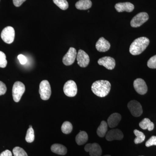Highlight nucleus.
<instances>
[{"instance_id": "11", "label": "nucleus", "mask_w": 156, "mask_h": 156, "mask_svg": "<svg viewBox=\"0 0 156 156\" xmlns=\"http://www.w3.org/2000/svg\"><path fill=\"white\" fill-rule=\"evenodd\" d=\"M78 64L81 67H86L88 66L90 61L89 55L83 50H80L78 51L76 56Z\"/></svg>"}, {"instance_id": "8", "label": "nucleus", "mask_w": 156, "mask_h": 156, "mask_svg": "<svg viewBox=\"0 0 156 156\" xmlns=\"http://www.w3.org/2000/svg\"><path fill=\"white\" fill-rule=\"evenodd\" d=\"M128 107L133 116L138 117L142 114V106L137 101H131L128 103Z\"/></svg>"}, {"instance_id": "12", "label": "nucleus", "mask_w": 156, "mask_h": 156, "mask_svg": "<svg viewBox=\"0 0 156 156\" xmlns=\"http://www.w3.org/2000/svg\"><path fill=\"white\" fill-rule=\"evenodd\" d=\"M135 91L140 95H144L147 92V87L145 81L141 79H137L134 82Z\"/></svg>"}, {"instance_id": "21", "label": "nucleus", "mask_w": 156, "mask_h": 156, "mask_svg": "<svg viewBox=\"0 0 156 156\" xmlns=\"http://www.w3.org/2000/svg\"><path fill=\"white\" fill-rule=\"evenodd\" d=\"M88 134L84 131H80L76 137V142L79 145L85 144L88 141Z\"/></svg>"}, {"instance_id": "16", "label": "nucleus", "mask_w": 156, "mask_h": 156, "mask_svg": "<svg viewBox=\"0 0 156 156\" xmlns=\"http://www.w3.org/2000/svg\"><path fill=\"white\" fill-rule=\"evenodd\" d=\"M134 5L130 2L119 3L115 5V9L119 12L123 11L131 12L134 10Z\"/></svg>"}, {"instance_id": "26", "label": "nucleus", "mask_w": 156, "mask_h": 156, "mask_svg": "<svg viewBox=\"0 0 156 156\" xmlns=\"http://www.w3.org/2000/svg\"><path fill=\"white\" fill-rule=\"evenodd\" d=\"M34 132L33 128H29L27 132L26 136L25 137L26 140L27 142L32 143L34 140Z\"/></svg>"}, {"instance_id": "24", "label": "nucleus", "mask_w": 156, "mask_h": 156, "mask_svg": "<svg viewBox=\"0 0 156 156\" xmlns=\"http://www.w3.org/2000/svg\"><path fill=\"white\" fill-rule=\"evenodd\" d=\"M73 125L70 122H65L61 127V130L62 133L65 134H69L73 130Z\"/></svg>"}, {"instance_id": "36", "label": "nucleus", "mask_w": 156, "mask_h": 156, "mask_svg": "<svg viewBox=\"0 0 156 156\" xmlns=\"http://www.w3.org/2000/svg\"><path fill=\"white\" fill-rule=\"evenodd\" d=\"M29 128H32V126L30 125V126H29Z\"/></svg>"}, {"instance_id": "25", "label": "nucleus", "mask_w": 156, "mask_h": 156, "mask_svg": "<svg viewBox=\"0 0 156 156\" xmlns=\"http://www.w3.org/2000/svg\"><path fill=\"white\" fill-rule=\"evenodd\" d=\"M53 2L62 10H66L68 8L69 4L66 0H53Z\"/></svg>"}, {"instance_id": "3", "label": "nucleus", "mask_w": 156, "mask_h": 156, "mask_svg": "<svg viewBox=\"0 0 156 156\" xmlns=\"http://www.w3.org/2000/svg\"><path fill=\"white\" fill-rule=\"evenodd\" d=\"M25 91V87L24 84L19 81L15 82L12 89V95L14 101L19 102Z\"/></svg>"}, {"instance_id": "6", "label": "nucleus", "mask_w": 156, "mask_h": 156, "mask_svg": "<svg viewBox=\"0 0 156 156\" xmlns=\"http://www.w3.org/2000/svg\"><path fill=\"white\" fill-rule=\"evenodd\" d=\"M63 91L65 94L68 97H74L77 93V87L75 82L69 80L64 84Z\"/></svg>"}, {"instance_id": "2", "label": "nucleus", "mask_w": 156, "mask_h": 156, "mask_svg": "<svg viewBox=\"0 0 156 156\" xmlns=\"http://www.w3.org/2000/svg\"><path fill=\"white\" fill-rule=\"evenodd\" d=\"M149 43V40L146 37L135 39L130 46V53L134 56L139 55L146 49Z\"/></svg>"}, {"instance_id": "14", "label": "nucleus", "mask_w": 156, "mask_h": 156, "mask_svg": "<svg viewBox=\"0 0 156 156\" xmlns=\"http://www.w3.org/2000/svg\"><path fill=\"white\" fill-rule=\"evenodd\" d=\"M124 137L122 131L119 129H112L107 133L105 138L108 141L113 140H121Z\"/></svg>"}, {"instance_id": "5", "label": "nucleus", "mask_w": 156, "mask_h": 156, "mask_svg": "<svg viewBox=\"0 0 156 156\" xmlns=\"http://www.w3.org/2000/svg\"><path fill=\"white\" fill-rule=\"evenodd\" d=\"M1 38L5 43L11 44L13 43L15 37V31L13 27H7L4 29L1 33Z\"/></svg>"}, {"instance_id": "18", "label": "nucleus", "mask_w": 156, "mask_h": 156, "mask_svg": "<svg viewBox=\"0 0 156 156\" xmlns=\"http://www.w3.org/2000/svg\"><path fill=\"white\" fill-rule=\"evenodd\" d=\"M51 150L54 153L64 155L67 153V150L64 145L58 144H55L51 146Z\"/></svg>"}, {"instance_id": "20", "label": "nucleus", "mask_w": 156, "mask_h": 156, "mask_svg": "<svg viewBox=\"0 0 156 156\" xmlns=\"http://www.w3.org/2000/svg\"><path fill=\"white\" fill-rule=\"evenodd\" d=\"M139 126L144 130L147 129L149 131H152L154 130V125L149 119L145 118L140 122Z\"/></svg>"}, {"instance_id": "23", "label": "nucleus", "mask_w": 156, "mask_h": 156, "mask_svg": "<svg viewBox=\"0 0 156 156\" xmlns=\"http://www.w3.org/2000/svg\"><path fill=\"white\" fill-rule=\"evenodd\" d=\"M134 133L136 136V138L134 140V143L135 144L141 143L144 141L145 139V136L142 132L135 129L134 131Z\"/></svg>"}, {"instance_id": "17", "label": "nucleus", "mask_w": 156, "mask_h": 156, "mask_svg": "<svg viewBox=\"0 0 156 156\" xmlns=\"http://www.w3.org/2000/svg\"><path fill=\"white\" fill-rule=\"evenodd\" d=\"M122 116L120 114L118 113L112 114L108 119V125L110 128H115L119 125Z\"/></svg>"}, {"instance_id": "4", "label": "nucleus", "mask_w": 156, "mask_h": 156, "mask_svg": "<svg viewBox=\"0 0 156 156\" xmlns=\"http://www.w3.org/2000/svg\"><path fill=\"white\" fill-rule=\"evenodd\" d=\"M39 93L41 98L43 100H48L50 98L51 94V89L50 83L44 80L41 82L39 88Z\"/></svg>"}, {"instance_id": "15", "label": "nucleus", "mask_w": 156, "mask_h": 156, "mask_svg": "<svg viewBox=\"0 0 156 156\" xmlns=\"http://www.w3.org/2000/svg\"><path fill=\"white\" fill-rule=\"evenodd\" d=\"M110 44L104 37H101L96 43L95 47L98 51L101 52H105L109 50Z\"/></svg>"}, {"instance_id": "30", "label": "nucleus", "mask_w": 156, "mask_h": 156, "mask_svg": "<svg viewBox=\"0 0 156 156\" xmlns=\"http://www.w3.org/2000/svg\"><path fill=\"white\" fill-rule=\"evenodd\" d=\"M146 146L149 147L152 146H156V136H153L146 142Z\"/></svg>"}, {"instance_id": "27", "label": "nucleus", "mask_w": 156, "mask_h": 156, "mask_svg": "<svg viewBox=\"0 0 156 156\" xmlns=\"http://www.w3.org/2000/svg\"><path fill=\"white\" fill-rule=\"evenodd\" d=\"M13 153L14 156H28L25 151L19 147H16L13 149Z\"/></svg>"}, {"instance_id": "13", "label": "nucleus", "mask_w": 156, "mask_h": 156, "mask_svg": "<svg viewBox=\"0 0 156 156\" xmlns=\"http://www.w3.org/2000/svg\"><path fill=\"white\" fill-rule=\"evenodd\" d=\"M98 64L103 66L109 70H112L115 66V61L114 58L109 56H105L98 59Z\"/></svg>"}, {"instance_id": "10", "label": "nucleus", "mask_w": 156, "mask_h": 156, "mask_svg": "<svg viewBox=\"0 0 156 156\" xmlns=\"http://www.w3.org/2000/svg\"><path fill=\"white\" fill-rule=\"evenodd\" d=\"M76 56V50L74 48H70L66 54L63 56L62 62L66 66L71 65L75 61Z\"/></svg>"}, {"instance_id": "22", "label": "nucleus", "mask_w": 156, "mask_h": 156, "mask_svg": "<svg viewBox=\"0 0 156 156\" xmlns=\"http://www.w3.org/2000/svg\"><path fill=\"white\" fill-rule=\"evenodd\" d=\"M108 131V124L105 121H102L100 126L97 128V134L100 137H104L106 135Z\"/></svg>"}, {"instance_id": "29", "label": "nucleus", "mask_w": 156, "mask_h": 156, "mask_svg": "<svg viewBox=\"0 0 156 156\" xmlns=\"http://www.w3.org/2000/svg\"><path fill=\"white\" fill-rule=\"evenodd\" d=\"M148 67L151 69H156V55L151 57L147 62Z\"/></svg>"}, {"instance_id": "32", "label": "nucleus", "mask_w": 156, "mask_h": 156, "mask_svg": "<svg viewBox=\"0 0 156 156\" xmlns=\"http://www.w3.org/2000/svg\"><path fill=\"white\" fill-rule=\"evenodd\" d=\"M17 58L19 59L20 62L21 64H25L27 62V58L24 55H22V54H20L18 55L17 56Z\"/></svg>"}, {"instance_id": "35", "label": "nucleus", "mask_w": 156, "mask_h": 156, "mask_svg": "<svg viewBox=\"0 0 156 156\" xmlns=\"http://www.w3.org/2000/svg\"><path fill=\"white\" fill-rule=\"evenodd\" d=\"M103 156H111L109 155H104Z\"/></svg>"}, {"instance_id": "9", "label": "nucleus", "mask_w": 156, "mask_h": 156, "mask_svg": "<svg viewBox=\"0 0 156 156\" xmlns=\"http://www.w3.org/2000/svg\"><path fill=\"white\" fill-rule=\"evenodd\" d=\"M84 149L86 151L89 153L90 156H101L102 154V150L100 146L96 143L88 144Z\"/></svg>"}, {"instance_id": "19", "label": "nucleus", "mask_w": 156, "mask_h": 156, "mask_svg": "<svg viewBox=\"0 0 156 156\" xmlns=\"http://www.w3.org/2000/svg\"><path fill=\"white\" fill-rule=\"evenodd\" d=\"M92 3L90 0H80L76 4V7L79 10H87L92 7Z\"/></svg>"}, {"instance_id": "34", "label": "nucleus", "mask_w": 156, "mask_h": 156, "mask_svg": "<svg viewBox=\"0 0 156 156\" xmlns=\"http://www.w3.org/2000/svg\"><path fill=\"white\" fill-rule=\"evenodd\" d=\"M0 156H12V154L11 151L6 150L1 154Z\"/></svg>"}, {"instance_id": "33", "label": "nucleus", "mask_w": 156, "mask_h": 156, "mask_svg": "<svg viewBox=\"0 0 156 156\" xmlns=\"http://www.w3.org/2000/svg\"><path fill=\"white\" fill-rule=\"evenodd\" d=\"M26 1V0H13V2L14 6L19 7Z\"/></svg>"}, {"instance_id": "7", "label": "nucleus", "mask_w": 156, "mask_h": 156, "mask_svg": "<svg viewBox=\"0 0 156 156\" xmlns=\"http://www.w3.org/2000/svg\"><path fill=\"white\" fill-rule=\"evenodd\" d=\"M149 19L148 14L145 12H141L134 16L131 21V25L133 27H138L147 21Z\"/></svg>"}, {"instance_id": "28", "label": "nucleus", "mask_w": 156, "mask_h": 156, "mask_svg": "<svg viewBox=\"0 0 156 156\" xmlns=\"http://www.w3.org/2000/svg\"><path fill=\"white\" fill-rule=\"evenodd\" d=\"M7 60L5 53L0 51V67L5 68L7 66Z\"/></svg>"}, {"instance_id": "31", "label": "nucleus", "mask_w": 156, "mask_h": 156, "mask_svg": "<svg viewBox=\"0 0 156 156\" xmlns=\"http://www.w3.org/2000/svg\"><path fill=\"white\" fill-rule=\"evenodd\" d=\"M7 91V87L5 84L2 81H0V95L5 94Z\"/></svg>"}, {"instance_id": "37", "label": "nucleus", "mask_w": 156, "mask_h": 156, "mask_svg": "<svg viewBox=\"0 0 156 156\" xmlns=\"http://www.w3.org/2000/svg\"></svg>"}, {"instance_id": "1", "label": "nucleus", "mask_w": 156, "mask_h": 156, "mask_svg": "<svg viewBox=\"0 0 156 156\" xmlns=\"http://www.w3.org/2000/svg\"><path fill=\"white\" fill-rule=\"evenodd\" d=\"M111 85L107 80L95 81L92 84L91 89L94 94L99 97H104L108 95L110 91Z\"/></svg>"}]
</instances>
